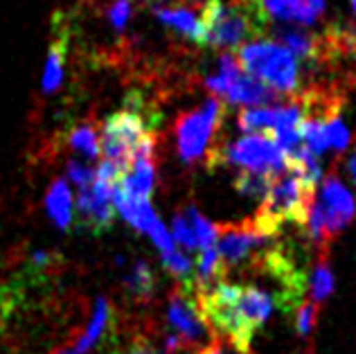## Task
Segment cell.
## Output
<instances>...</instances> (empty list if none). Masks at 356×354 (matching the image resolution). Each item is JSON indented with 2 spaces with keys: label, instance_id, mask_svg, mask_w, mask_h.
Returning <instances> with one entry per match:
<instances>
[{
  "label": "cell",
  "instance_id": "obj_1",
  "mask_svg": "<svg viewBox=\"0 0 356 354\" xmlns=\"http://www.w3.org/2000/svg\"><path fill=\"white\" fill-rule=\"evenodd\" d=\"M208 328L226 337L241 354L250 352L255 334L264 328L275 300L252 284L219 282L208 291L194 296Z\"/></svg>",
  "mask_w": 356,
  "mask_h": 354
},
{
  "label": "cell",
  "instance_id": "obj_2",
  "mask_svg": "<svg viewBox=\"0 0 356 354\" xmlns=\"http://www.w3.org/2000/svg\"><path fill=\"white\" fill-rule=\"evenodd\" d=\"M201 23V45L212 50H232L266 32V12L259 0H208Z\"/></svg>",
  "mask_w": 356,
  "mask_h": 354
},
{
  "label": "cell",
  "instance_id": "obj_3",
  "mask_svg": "<svg viewBox=\"0 0 356 354\" xmlns=\"http://www.w3.org/2000/svg\"><path fill=\"white\" fill-rule=\"evenodd\" d=\"M316 199V188L302 181L293 170H286L277 176L273 185L264 194V201L255 214V228L264 237H275L286 221H296L305 226L312 201Z\"/></svg>",
  "mask_w": 356,
  "mask_h": 354
},
{
  "label": "cell",
  "instance_id": "obj_4",
  "mask_svg": "<svg viewBox=\"0 0 356 354\" xmlns=\"http://www.w3.org/2000/svg\"><path fill=\"white\" fill-rule=\"evenodd\" d=\"M235 57L241 70H246V74H250V77L266 83L277 95L280 92L291 95V92H298L300 86H302V72H300L298 59L277 41L243 43Z\"/></svg>",
  "mask_w": 356,
  "mask_h": 354
},
{
  "label": "cell",
  "instance_id": "obj_5",
  "mask_svg": "<svg viewBox=\"0 0 356 354\" xmlns=\"http://www.w3.org/2000/svg\"><path fill=\"white\" fill-rule=\"evenodd\" d=\"M205 161H208V167L226 163L232 167H239L241 172H255L268 176H280L289 170V158L284 156V152L275 145L273 138L261 134H248L235 143L212 147L205 154Z\"/></svg>",
  "mask_w": 356,
  "mask_h": 354
},
{
  "label": "cell",
  "instance_id": "obj_6",
  "mask_svg": "<svg viewBox=\"0 0 356 354\" xmlns=\"http://www.w3.org/2000/svg\"><path fill=\"white\" fill-rule=\"evenodd\" d=\"M149 136L147 122L140 108H122L108 115L99 134V156L102 163H108L122 176L131 165L136 147Z\"/></svg>",
  "mask_w": 356,
  "mask_h": 354
},
{
  "label": "cell",
  "instance_id": "obj_7",
  "mask_svg": "<svg viewBox=\"0 0 356 354\" xmlns=\"http://www.w3.org/2000/svg\"><path fill=\"white\" fill-rule=\"evenodd\" d=\"M223 120V102L219 97H210L199 111H187L176 120V147L183 163L192 165L208 154L214 134L219 131Z\"/></svg>",
  "mask_w": 356,
  "mask_h": 354
},
{
  "label": "cell",
  "instance_id": "obj_8",
  "mask_svg": "<svg viewBox=\"0 0 356 354\" xmlns=\"http://www.w3.org/2000/svg\"><path fill=\"white\" fill-rule=\"evenodd\" d=\"M205 86H208L214 95L226 97L230 104L248 106V108L273 104L277 99V92L273 88H268L266 83H261L259 79L243 72L237 57L230 52L221 54L219 72L214 74V77L205 79Z\"/></svg>",
  "mask_w": 356,
  "mask_h": 354
},
{
  "label": "cell",
  "instance_id": "obj_9",
  "mask_svg": "<svg viewBox=\"0 0 356 354\" xmlns=\"http://www.w3.org/2000/svg\"><path fill=\"white\" fill-rule=\"evenodd\" d=\"M268 237L255 228L252 219L241 223H217V253L226 271L239 266H250L261 250L266 248Z\"/></svg>",
  "mask_w": 356,
  "mask_h": 354
},
{
  "label": "cell",
  "instance_id": "obj_10",
  "mask_svg": "<svg viewBox=\"0 0 356 354\" xmlns=\"http://www.w3.org/2000/svg\"><path fill=\"white\" fill-rule=\"evenodd\" d=\"M167 323H170L176 337L183 339L187 348L201 346L210 334L194 293L181 284H176L172 293L167 296Z\"/></svg>",
  "mask_w": 356,
  "mask_h": 354
},
{
  "label": "cell",
  "instance_id": "obj_11",
  "mask_svg": "<svg viewBox=\"0 0 356 354\" xmlns=\"http://www.w3.org/2000/svg\"><path fill=\"white\" fill-rule=\"evenodd\" d=\"M321 210L325 217V226L330 237H339L341 232L352 223L354 214H356V206L350 190L341 183V179L336 174H330L323 179V190H321Z\"/></svg>",
  "mask_w": 356,
  "mask_h": 354
},
{
  "label": "cell",
  "instance_id": "obj_12",
  "mask_svg": "<svg viewBox=\"0 0 356 354\" xmlns=\"http://www.w3.org/2000/svg\"><path fill=\"white\" fill-rule=\"evenodd\" d=\"M111 319H113V309H111V303L104 296H99L92 307V316L86 325V330L81 332V337L72 343V346L63 348L54 354H88L97 343L106 337V332L111 328Z\"/></svg>",
  "mask_w": 356,
  "mask_h": 354
},
{
  "label": "cell",
  "instance_id": "obj_13",
  "mask_svg": "<svg viewBox=\"0 0 356 354\" xmlns=\"http://www.w3.org/2000/svg\"><path fill=\"white\" fill-rule=\"evenodd\" d=\"M266 16L280 21H293L300 25L314 23L323 16L327 0H259Z\"/></svg>",
  "mask_w": 356,
  "mask_h": 354
},
{
  "label": "cell",
  "instance_id": "obj_14",
  "mask_svg": "<svg viewBox=\"0 0 356 354\" xmlns=\"http://www.w3.org/2000/svg\"><path fill=\"white\" fill-rule=\"evenodd\" d=\"M45 210H48L50 221L59 230H70L74 221V199L70 192V185L65 183V179L54 181L48 192H45Z\"/></svg>",
  "mask_w": 356,
  "mask_h": 354
},
{
  "label": "cell",
  "instance_id": "obj_15",
  "mask_svg": "<svg viewBox=\"0 0 356 354\" xmlns=\"http://www.w3.org/2000/svg\"><path fill=\"white\" fill-rule=\"evenodd\" d=\"M65 54H68V36L65 32H57V39H52L45 57V66L41 74V92L43 95H54L65 77Z\"/></svg>",
  "mask_w": 356,
  "mask_h": 354
},
{
  "label": "cell",
  "instance_id": "obj_16",
  "mask_svg": "<svg viewBox=\"0 0 356 354\" xmlns=\"http://www.w3.org/2000/svg\"><path fill=\"white\" fill-rule=\"evenodd\" d=\"M152 9L158 21L165 23L167 27L181 32L183 36H187V39H192L196 43L203 41V23L199 14H194L185 7H172V5H156Z\"/></svg>",
  "mask_w": 356,
  "mask_h": 354
},
{
  "label": "cell",
  "instance_id": "obj_17",
  "mask_svg": "<svg viewBox=\"0 0 356 354\" xmlns=\"http://www.w3.org/2000/svg\"><path fill=\"white\" fill-rule=\"evenodd\" d=\"M122 284H124V291L134 303H147V300H152V296L156 293L158 280H156L154 268L140 259V262L131 266V271L124 275V282Z\"/></svg>",
  "mask_w": 356,
  "mask_h": 354
},
{
  "label": "cell",
  "instance_id": "obj_18",
  "mask_svg": "<svg viewBox=\"0 0 356 354\" xmlns=\"http://www.w3.org/2000/svg\"><path fill=\"white\" fill-rule=\"evenodd\" d=\"M68 147L83 158V163H92L99 158V134L92 122H79L70 129Z\"/></svg>",
  "mask_w": 356,
  "mask_h": 354
},
{
  "label": "cell",
  "instance_id": "obj_19",
  "mask_svg": "<svg viewBox=\"0 0 356 354\" xmlns=\"http://www.w3.org/2000/svg\"><path fill=\"white\" fill-rule=\"evenodd\" d=\"M309 300L316 303L321 307L327 298L334 291V273H332V264H330V250H321L318 253V262L314 266L312 280H309Z\"/></svg>",
  "mask_w": 356,
  "mask_h": 354
},
{
  "label": "cell",
  "instance_id": "obj_20",
  "mask_svg": "<svg viewBox=\"0 0 356 354\" xmlns=\"http://www.w3.org/2000/svg\"><path fill=\"white\" fill-rule=\"evenodd\" d=\"M163 268L170 275L176 277V282L181 287H187L192 291V280H194V262L190 255L181 253V250H172V253L163 255Z\"/></svg>",
  "mask_w": 356,
  "mask_h": 354
},
{
  "label": "cell",
  "instance_id": "obj_21",
  "mask_svg": "<svg viewBox=\"0 0 356 354\" xmlns=\"http://www.w3.org/2000/svg\"><path fill=\"white\" fill-rule=\"evenodd\" d=\"M277 176L255 174V172H241L235 179V190L246 199H264V194L273 185Z\"/></svg>",
  "mask_w": 356,
  "mask_h": 354
},
{
  "label": "cell",
  "instance_id": "obj_22",
  "mask_svg": "<svg viewBox=\"0 0 356 354\" xmlns=\"http://www.w3.org/2000/svg\"><path fill=\"white\" fill-rule=\"evenodd\" d=\"M185 217H187V221H190V226H192V232L196 237V244H199V250L201 248H210V246L217 244V223L205 219L194 206H190L185 210Z\"/></svg>",
  "mask_w": 356,
  "mask_h": 354
},
{
  "label": "cell",
  "instance_id": "obj_23",
  "mask_svg": "<svg viewBox=\"0 0 356 354\" xmlns=\"http://www.w3.org/2000/svg\"><path fill=\"white\" fill-rule=\"evenodd\" d=\"M318 307L316 303L312 300H302L298 307H296V312L291 314V319H293V325H296V332L300 334L302 339H309L314 334V328H316V321H318Z\"/></svg>",
  "mask_w": 356,
  "mask_h": 354
},
{
  "label": "cell",
  "instance_id": "obj_24",
  "mask_svg": "<svg viewBox=\"0 0 356 354\" xmlns=\"http://www.w3.org/2000/svg\"><path fill=\"white\" fill-rule=\"evenodd\" d=\"M172 239H176L178 244H181L183 248L187 250H196L199 253V244H196V237H194V232H192V226H190V221H187L185 217V212H178L174 221H172Z\"/></svg>",
  "mask_w": 356,
  "mask_h": 354
},
{
  "label": "cell",
  "instance_id": "obj_25",
  "mask_svg": "<svg viewBox=\"0 0 356 354\" xmlns=\"http://www.w3.org/2000/svg\"><path fill=\"white\" fill-rule=\"evenodd\" d=\"M325 136H327V147L336 149V152H343V149L350 145V131L341 120V115L332 118L330 122L325 124Z\"/></svg>",
  "mask_w": 356,
  "mask_h": 354
},
{
  "label": "cell",
  "instance_id": "obj_26",
  "mask_svg": "<svg viewBox=\"0 0 356 354\" xmlns=\"http://www.w3.org/2000/svg\"><path fill=\"white\" fill-rule=\"evenodd\" d=\"M65 176H68V181L74 185V188L81 190V188H88L92 183V179H95V170L83 161H68V165H65Z\"/></svg>",
  "mask_w": 356,
  "mask_h": 354
},
{
  "label": "cell",
  "instance_id": "obj_27",
  "mask_svg": "<svg viewBox=\"0 0 356 354\" xmlns=\"http://www.w3.org/2000/svg\"><path fill=\"white\" fill-rule=\"evenodd\" d=\"M131 9H134V0H113L108 7V23L113 25L115 32H122L131 18Z\"/></svg>",
  "mask_w": 356,
  "mask_h": 354
},
{
  "label": "cell",
  "instance_id": "obj_28",
  "mask_svg": "<svg viewBox=\"0 0 356 354\" xmlns=\"http://www.w3.org/2000/svg\"><path fill=\"white\" fill-rule=\"evenodd\" d=\"M147 235L152 237V241L156 244V248L161 250L163 255H167V253H172V250H176V248H174V239H172V235H170V230H167L161 221H156L154 226L147 230Z\"/></svg>",
  "mask_w": 356,
  "mask_h": 354
},
{
  "label": "cell",
  "instance_id": "obj_29",
  "mask_svg": "<svg viewBox=\"0 0 356 354\" xmlns=\"http://www.w3.org/2000/svg\"><path fill=\"white\" fill-rule=\"evenodd\" d=\"M115 354H161V350H158L149 339L138 337V339L131 341L124 350H120V352H115Z\"/></svg>",
  "mask_w": 356,
  "mask_h": 354
},
{
  "label": "cell",
  "instance_id": "obj_30",
  "mask_svg": "<svg viewBox=\"0 0 356 354\" xmlns=\"http://www.w3.org/2000/svg\"><path fill=\"white\" fill-rule=\"evenodd\" d=\"M345 172H348L350 181L354 183V188H356V147L352 149V154L348 156V161H345Z\"/></svg>",
  "mask_w": 356,
  "mask_h": 354
},
{
  "label": "cell",
  "instance_id": "obj_31",
  "mask_svg": "<svg viewBox=\"0 0 356 354\" xmlns=\"http://www.w3.org/2000/svg\"><path fill=\"white\" fill-rule=\"evenodd\" d=\"M199 354H223V350H221L219 343H214V341H212V343H208L205 348H201Z\"/></svg>",
  "mask_w": 356,
  "mask_h": 354
},
{
  "label": "cell",
  "instance_id": "obj_32",
  "mask_svg": "<svg viewBox=\"0 0 356 354\" xmlns=\"http://www.w3.org/2000/svg\"><path fill=\"white\" fill-rule=\"evenodd\" d=\"M138 3H143V5H152V7H156V5H161L163 0H138Z\"/></svg>",
  "mask_w": 356,
  "mask_h": 354
},
{
  "label": "cell",
  "instance_id": "obj_33",
  "mask_svg": "<svg viewBox=\"0 0 356 354\" xmlns=\"http://www.w3.org/2000/svg\"><path fill=\"white\" fill-rule=\"evenodd\" d=\"M350 5H352V9H354V14H356V0H350Z\"/></svg>",
  "mask_w": 356,
  "mask_h": 354
}]
</instances>
